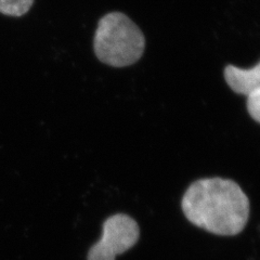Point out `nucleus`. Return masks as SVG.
I'll return each mask as SVG.
<instances>
[{
	"mask_svg": "<svg viewBox=\"0 0 260 260\" xmlns=\"http://www.w3.org/2000/svg\"><path fill=\"white\" fill-rule=\"evenodd\" d=\"M188 220L217 235H237L249 217V201L241 186L222 178H206L192 183L182 198Z\"/></svg>",
	"mask_w": 260,
	"mask_h": 260,
	"instance_id": "obj_1",
	"label": "nucleus"
},
{
	"mask_svg": "<svg viewBox=\"0 0 260 260\" xmlns=\"http://www.w3.org/2000/svg\"><path fill=\"white\" fill-rule=\"evenodd\" d=\"M94 52L102 63L124 68L139 60L145 39L141 29L120 12H112L99 21L94 35Z\"/></svg>",
	"mask_w": 260,
	"mask_h": 260,
	"instance_id": "obj_2",
	"label": "nucleus"
},
{
	"mask_svg": "<svg viewBox=\"0 0 260 260\" xmlns=\"http://www.w3.org/2000/svg\"><path fill=\"white\" fill-rule=\"evenodd\" d=\"M140 238L139 225L124 214L109 217L103 223L102 238L88 251L87 260H115L135 246Z\"/></svg>",
	"mask_w": 260,
	"mask_h": 260,
	"instance_id": "obj_3",
	"label": "nucleus"
},
{
	"mask_svg": "<svg viewBox=\"0 0 260 260\" xmlns=\"http://www.w3.org/2000/svg\"><path fill=\"white\" fill-rule=\"evenodd\" d=\"M226 84L234 92L248 95L260 89V62L251 69H240L228 65L224 69Z\"/></svg>",
	"mask_w": 260,
	"mask_h": 260,
	"instance_id": "obj_4",
	"label": "nucleus"
},
{
	"mask_svg": "<svg viewBox=\"0 0 260 260\" xmlns=\"http://www.w3.org/2000/svg\"><path fill=\"white\" fill-rule=\"evenodd\" d=\"M34 0H0V13L10 16H22L28 12Z\"/></svg>",
	"mask_w": 260,
	"mask_h": 260,
	"instance_id": "obj_5",
	"label": "nucleus"
},
{
	"mask_svg": "<svg viewBox=\"0 0 260 260\" xmlns=\"http://www.w3.org/2000/svg\"><path fill=\"white\" fill-rule=\"evenodd\" d=\"M247 111L251 118L260 124V89L247 95Z\"/></svg>",
	"mask_w": 260,
	"mask_h": 260,
	"instance_id": "obj_6",
	"label": "nucleus"
}]
</instances>
